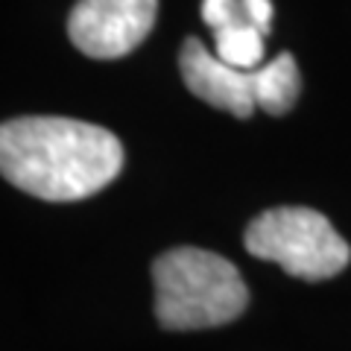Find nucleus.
<instances>
[{
  "instance_id": "f257e3e1",
  "label": "nucleus",
  "mask_w": 351,
  "mask_h": 351,
  "mask_svg": "<svg viewBox=\"0 0 351 351\" xmlns=\"http://www.w3.org/2000/svg\"><path fill=\"white\" fill-rule=\"evenodd\" d=\"M0 170L9 184L47 202L100 193L123 170L114 132L71 117H15L0 129Z\"/></svg>"
},
{
  "instance_id": "423d86ee",
  "label": "nucleus",
  "mask_w": 351,
  "mask_h": 351,
  "mask_svg": "<svg viewBox=\"0 0 351 351\" xmlns=\"http://www.w3.org/2000/svg\"><path fill=\"white\" fill-rule=\"evenodd\" d=\"M214 53L219 62L240 71H258L263 64V32L249 18L214 32Z\"/></svg>"
},
{
  "instance_id": "6e6552de",
  "label": "nucleus",
  "mask_w": 351,
  "mask_h": 351,
  "mask_svg": "<svg viewBox=\"0 0 351 351\" xmlns=\"http://www.w3.org/2000/svg\"><path fill=\"white\" fill-rule=\"evenodd\" d=\"M243 9H246L252 24L267 36L272 29V0H243Z\"/></svg>"
},
{
  "instance_id": "0eeeda50",
  "label": "nucleus",
  "mask_w": 351,
  "mask_h": 351,
  "mask_svg": "<svg viewBox=\"0 0 351 351\" xmlns=\"http://www.w3.org/2000/svg\"><path fill=\"white\" fill-rule=\"evenodd\" d=\"M243 18H249L243 9V0H202V21L214 32L228 24H237Z\"/></svg>"
},
{
  "instance_id": "39448f33",
  "label": "nucleus",
  "mask_w": 351,
  "mask_h": 351,
  "mask_svg": "<svg viewBox=\"0 0 351 351\" xmlns=\"http://www.w3.org/2000/svg\"><path fill=\"white\" fill-rule=\"evenodd\" d=\"M158 0H80L68 18L73 47L91 59H120L156 27Z\"/></svg>"
},
{
  "instance_id": "f03ea898",
  "label": "nucleus",
  "mask_w": 351,
  "mask_h": 351,
  "mask_svg": "<svg viewBox=\"0 0 351 351\" xmlns=\"http://www.w3.org/2000/svg\"><path fill=\"white\" fill-rule=\"evenodd\" d=\"M156 316L167 331H202L237 319L249 290L232 261L193 246L170 249L152 263Z\"/></svg>"
},
{
  "instance_id": "20e7f679",
  "label": "nucleus",
  "mask_w": 351,
  "mask_h": 351,
  "mask_svg": "<svg viewBox=\"0 0 351 351\" xmlns=\"http://www.w3.org/2000/svg\"><path fill=\"white\" fill-rule=\"evenodd\" d=\"M243 243L255 258L272 261L287 276L304 281H325L339 276L351 249L331 219L313 208H269L246 226Z\"/></svg>"
},
{
  "instance_id": "7ed1b4c3",
  "label": "nucleus",
  "mask_w": 351,
  "mask_h": 351,
  "mask_svg": "<svg viewBox=\"0 0 351 351\" xmlns=\"http://www.w3.org/2000/svg\"><path fill=\"white\" fill-rule=\"evenodd\" d=\"M179 68L193 97L243 120L255 114V108L287 114L302 91V73L290 53H278L258 71H240L219 62L199 38H188L179 53Z\"/></svg>"
}]
</instances>
